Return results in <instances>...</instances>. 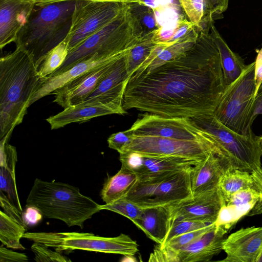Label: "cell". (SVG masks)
Wrapping results in <instances>:
<instances>
[{"label": "cell", "mask_w": 262, "mask_h": 262, "mask_svg": "<svg viewBox=\"0 0 262 262\" xmlns=\"http://www.w3.org/2000/svg\"><path fill=\"white\" fill-rule=\"evenodd\" d=\"M225 88L218 48L210 30L203 29L184 54L150 72L133 74L123 107L172 117L211 115Z\"/></svg>", "instance_id": "obj_1"}, {"label": "cell", "mask_w": 262, "mask_h": 262, "mask_svg": "<svg viewBox=\"0 0 262 262\" xmlns=\"http://www.w3.org/2000/svg\"><path fill=\"white\" fill-rule=\"evenodd\" d=\"M45 78L31 56L15 50L0 59V139L20 124L30 101Z\"/></svg>", "instance_id": "obj_2"}, {"label": "cell", "mask_w": 262, "mask_h": 262, "mask_svg": "<svg viewBox=\"0 0 262 262\" xmlns=\"http://www.w3.org/2000/svg\"><path fill=\"white\" fill-rule=\"evenodd\" d=\"M76 1L35 5L15 41L38 69L46 54L67 37Z\"/></svg>", "instance_id": "obj_3"}, {"label": "cell", "mask_w": 262, "mask_h": 262, "mask_svg": "<svg viewBox=\"0 0 262 262\" xmlns=\"http://www.w3.org/2000/svg\"><path fill=\"white\" fill-rule=\"evenodd\" d=\"M26 204L47 219H56L68 227L83 228L84 223L100 211V205L80 193L79 189L60 182L36 179Z\"/></svg>", "instance_id": "obj_4"}, {"label": "cell", "mask_w": 262, "mask_h": 262, "mask_svg": "<svg viewBox=\"0 0 262 262\" xmlns=\"http://www.w3.org/2000/svg\"><path fill=\"white\" fill-rule=\"evenodd\" d=\"M150 38H152L144 36L129 4V6L113 21L69 51L63 63L50 76L61 73L95 54L110 57Z\"/></svg>", "instance_id": "obj_5"}, {"label": "cell", "mask_w": 262, "mask_h": 262, "mask_svg": "<svg viewBox=\"0 0 262 262\" xmlns=\"http://www.w3.org/2000/svg\"><path fill=\"white\" fill-rule=\"evenodd\" d=\"M190 119L211 137L229 167L250 173L262 167L258 137L252 131L247 135L238 134L220 122L214 114Z\"/></svg>", "instance_id": "obj_6"}, {"label": "cell", "mask_w": 262, "mask_h": 262, "mask_svg": "<svg viewBox=\"0 0 262 262\" xmlns=\"http://www.w3.org/2000/svg\"><path fill=\"white\" fill-rule=\"evenodd\" d=\"M255 62L246 66L242 74L226 85L214 112L225 126L242 135L251 132L256 97Z\"/></svg>", "instance_id": "obj_7"}, {"label": "cell", "mask_w": 262, "mask_h": 262, "mask_svg": "<svg viewBox=\"0 0 262 262\" xmlns=\"http://www.w3.org/2000/svg\"><path fill=\"white\" fill-rule=\"evenodd\" d=\"M23 238L59 252L78 250L130 257L139 251L137 243L123 233L115 237H103L92 233L77 232H25Z\"/></svg>", "instance_id": "obj_8"}, {"label": "cell", "mask_w": 262, "mask_h": 262, "mask_svg": "<svg viewBox=\"0 0 262 262\" xmlns=\"http://www.w3.org/2000/svg\"><path fill=\"white\" fill-rule=\"evenodd\" d=\"M193 167L146 181H137L124 198L141 208L166 206L193 196Z\"/></svg>", "instance_id": "obj_9"}, {"label": "cell", "mask_w": 262, "mask_h": 262, "mask_svg": "<svg viewBox=\"0 0 262 262\" xmlns=\"http://www.w3.org/2000/svg\"><path fill=\"white\" fill-rule=\"evenodd\" d=\"M128 6L129 4L121 2L76 1L66 38L69 51L113 21Z\"/></svg>", "instance_id": "obj_10"}, {"label": "cell", "mask_w": 262, "mask_h": 262, "mask_svg": "<svg viewBox=\"0 0 262 262\" xmlns=\"http://www.w3.org/2000/svg\"><path fill=\"white\" fill-rule=\"evenodd\" d=\"M221 155L211 140L189 141L157 137L133 136L121 153L133 152L150 156H174L203 161L212 152Z\"/></svg>", "instance_id": "obj_11"}, {"label": "cell", "mask_w": 262, "mask_h": 262, "mask_svg": "<svg viewBox=\"0 0 262 262\" xmlns=\"http://www.w3.org/2000/svg\"><path fill=\"white\" fill-rule=\"evenodd\" d=\"M127 130L133 136L213 141L189 118L166 117L149 113L140 115Z\"/></svg>", "instance_id": "obj_12"}, {"label": "cell", "mask_w": 262, "mask_h": 262, "mask_svg": "<svg viewBox=\"0 0 262 262\" xmlns=\"http://www.w3.org/2000/svg\"><path fill=\"white\" fill-rule=\"evenodd\" d=\"M119 159L122 165L137 174L138 181L148 180L188 169L202 161L181 157L144 156L133 152L120 154Z\"/></svg>", "instance_id": "obj_13"}, {"label": "cell", "mask_w": 262, "mask_h": 262, "mask_svg": "<svg viewBox=\"0 0 262 262\" xmlns=\"http://www.w3.org/2000/svg\"><path fill=\"white\" fill-rule=\"evenodd\" d=\"M225 206V202L217 186L165 207L168 212L170 226L173 222L181 220L214 223Z\"/></svg>", "instance_id": "obj_14"}, {"label": "cell", "mask_w": 262, "mask_h": 262, "mask_svg": "<svg viewBox=\"0 0 262 262\" xmlns=\"http://www.w3.org/2000/svg\"><path fill=\"white\" fill-rule=\"evenodd\" d=\"M127 51L113 59L88 71L55 90L51 94L55 95L53 102L66 108L84 100L93 93L100 80L111 71L117 61Z\"/></svg>", "instance_id": "obj_15"}, {"label": "cell", "mask_w": 262, "mask_h": 262, "mask_svg": "<svg viewBox=\"0 0 262 262\" xmlns=\"http://www.w3.org/2000/svg\"><path fill=\"white\" fill-rule=\"evenodd\" d=\"M224 262H257L262 252V227L241 228L226 237Z\"/></svg>", "instance_id": "obj_16"}, {"label": "cell", "mask_w": 262, "mask_h": 262, "mask_svg": "<svg viewBox=\"0 0 262 262\" xmlns=\"http://www.w3.org/2000/svg\"><path fill=\"white\" fill-rule=\"evenodd\" d=\"M229 229L223 225L213 226L200 237L178 251L171 262L208 261L223 250V243Z\"/></svg>", "instance_id": "obj_17"}, {"label": "cell", "mask_w": 262, "mask_h": 262, "mask_svg": "<svg viewBox=\"0 0 262 262\" xmlns=\"http://www.w3.org/2000/svg\"><path fill=\"white\" fill-rule=\"evenodd\" d=\"M35 3L33 0H0V48L15 42Z\"/></svg>", "instance_id": "obj_18"}, {"label": "cell", "mask_w": 262, "mask_h": 262, "mask_svg": "<svg viewBox=\"0 0 262 262\" xmlns=\"http://www.w3.org/2000/svg\"><path fill=\"white\" fill-rule=\"evenodd\" d=\"M114 114L120 115L119 111L112 105L95 98L64 108L46 121L51 129H56L72 123L84 122L93 118Z\"/></svg>", "instance_id": "obj_19"}, {"label": "cell", "mask_w": 262, "mask_h": 262, "mask_svg": "<svg viewBox=\"0 0 262 262\" xmlns=\"http://www.w3.org/2000/svg\"><path fill=\"white\" fill-rule=\"evenodd\" d=\"M125 52L107 57L95 54L76 63L61 73L45 78L40 86L32 97L30 106L39 99L51 94L55 90L71 80L96 67L113 59Z\"/></svg>", "instance_id": "obj_20"}, {"label": "cell", "mask_w": 262, "mask_h": 262, "mask_svg": "<svg viewBox=\"0 0 262 262\" xmlns=\"http://www.w3.org/2000/svg\"><path fill=\"white\" fill-rule=\"evenodd\" d=\"M228 167L225 159L215 151L193 166L191 177L193 196L217 187L222 174Z\"/></svg>", "instance_id": "obj_21"}, {"label": "cell", "mask_w": 262, "mask_h": 262, "mask_svg": "<svg viewBox=\"0 0 262 262\" xmlns=\"http://www.w3.org/2000/svg\"><path fill=\"white\" fill-rule=\"evenodd\" d=\"M10 135L0 140V190L6 193L8 199L23 212L17 193L15 180V166L17 161L16 148L8 144Z\"/></svg>", "instance_id": "obj_22"}, {"label": "cell", "mask_w": 262, "mask_h": 262, "mask_svg": "<svg viewBox=\"0 0 262 262\" xmlns=\"http://www.w3.org/2000/svg\"><path fill=\"white\" fill-rule=\"evenodd\" d=\"M133 223L159 245L163 242L170 226L168 212L165 206L142 208L140 216Z\"/></svg>", "instance_id": "obj_23"}, {"label": "cell", "mask_w": 262, "mask_h": 262, "mask_svg": "<svg viewBox=\"0 0 262 262\" xmlns=\"http://www.w3.org/2000/svg\"><path fill=\"white\" fill-rule=\"evenodd\" d=\"M210 34L220 53L226 86L229 85L242 74L247 65L238 54L230 49L213 24L211 26Z\"/></svg>", "instance_id": "obj_24"}, {"label": "cell", "mask_w": 262, "mask_h": 262, "mask_svg": "<svg viewBox=\"0 0 262 262\" xmlns=\"http://www.w3.org/2000/svg\"><path fill=\"white\" fill-rule=\"evenodd\" d=\"M138 181L137 174L125 166L112 177H109L100 192L105 204H111L124 198Z\"/></svg>", "instance_id": "obj_25"}, {"label": "cell", "mask_w": 262, "mask_h": 262, "mask_svg": "<svg viewBox=\"0 0 262 262\" xmlns=\"http://www.w3.org/2000/svg\"><path fill=\"white\" fill-rule=\"evenodd\" d=\"M190 21L200 30H209L216 19L213 7L209 0H179Z\"/></svg>", "instance_id": "obj_26"}, {"label": "cell", "mask_w": 262, "mask_h": 262, "mask_svg": "<svg viewBox=\"0 0 262 262\" xmlns=\"http://www.w3.org/2000/svg\"><path fill=\"white\" fill-rule=\"evenodd\" d=\"M218 187L226 204L230 197L237 192L253 189L251 173L228 167L222 174Z\"/></svg>", "instance_id": "obj_27"}, {"label": "cell", "mask_w": 262, "mask_h": 262, "mask_svg": "<svg viewBox=\"0 0 262 262\" xmlns=\"http://www.w3.org/2000/svg\"><path fill=\"white\" fill-rule=\"evenodd\" d=\"M26 227L5 212L0 211V241L7 247L23 250L25 248L20 240L26 232Z\"/></svg>", "instance_id": "obj_28"}, {"label": "cell", "mask_w": 262, "mask_h": 262, "mask_svg": "<svg viewBox=\"0 0 262 262\" xmlns=\"http://www.w3.org/2000/svg\"><path fill=\"white\" fill-rule=\"evenodd\" d=\"M160 43L150 38L128 50L126 54V70L129 78L148 59Z\"/></svg>", "instance_id": "obj_29"}, {"label": "cell", "mask_w": 262, "mask_h": 262, "mask_svg": "<svg viewBox=\"0 0 262 262\" xmlns=\"http://www.w3.org/2000/svg\"><path fill=\"white\" fill-rule=\"evenodd\" d=\"M197 38H192L175 43L162 50L143 69L134 74L147 73L164 64L167 61L184 54L195 43Z\"/></svg>", "instance_id": "obj_30"}, {"label": "cell", "mask_w": 262, "mask_h": 262, "mask_svg": "<svg viewBox=\"0 0 262 262\" xmlns=\"http://www.w3.org/2000/svg\"><path fill=\"white\" fill-rule=\"evenodd\" d=\"M133 14L139 21L145 36L155 38L161 35V28L156 19L155 10L144 4H129Z\"/></svg>", "instance_id": "obj_31"}, {"label": "cell", "mask_w": 262, "mask_h": 262, "mask_svg": "<svg viewBox=\"0 0 262 262\" xmlns=\"http://www.w3.org/2000/svg\"><path fill=\"white\" fill-rule=\"evenodd\" d=\"M69 52L68 42L65 38L46 54L38 68L39 75L42 78L51 75L63 63Z\"/></svg>", "instance_id": "obj_32"}, {"label": "cell", "mask_w": 262, "mask_h": 262, "mask_svg": "<svg viewBox=\"0 0 262 262\" xmlns=\"http://www.w3.org/2000/svg\"><path fill=\"white\" fill-rule=\"evenodd\" d=\"M261 199L262 197L260 193L254 189H244L233 194L226 203V206L239 209L238 210L243 215L248 214Z\"/></svg>", "instance_id": "obj_33"}, {"label": "cell", "mask_w": 262, "mask_h": 262, "mask_svg": "<svg viewBox=\"0 0 262 262\" xmlns=\"http://www.w3.org/2000/svg\"><path fill=\"white\" fill-rule=\"evenodd\" d=\"M100 210H107L117 213L133 222L140 216L142 208L123 198L111 204L100 205Z\"/></svg>", "instance_id": "obj_34"}, {"label": "cell", "mask_w": 262, "mask_h": 262, "mask_svg": "<svg viewBox=\"0 0 262 262\" xmlns=\"http://www.w3.org/2000/svg\"><path fill=\"white\" fill-rule=\"evenodd\" d=\"M209 224L210 223L190 220L173 222L171 224L163 242L161 245H158L162 246L176 236L205 227Z\"/></svg>", "instance_id": "obj_35"}, {"label": "cell", "mask_w": 262, "mask_h": 262, "mask_svg": "<svg viewBox=\"0 0 262 262\" xmlns=\"http://www.w3.org/2000/svg\"><path fill=\"white\" fill-rule=\"evenodd\" d=\"M31 250L34 253V260L39 262L58 261L69 262L71 260L61 254L58 251H53L49 247L42 244L34 243L31 246Z\"/></svg>", "instance_id": "obj_36"}, {"label": "cell", "mask_w": 262, "mask_h": 262, "mask_svg": "<svg viewBox=\"0 0 262 262\" xmlns=\"http://www.w3.org/2000/svg\"><path fill=\"white\" fill-rule=\"evenodd\" d=\"M132 136L127 130L112 134L107 139L108 147L119 154L123 148L130 143Z\"/></svg>", "instance_id": "obj_37"}, {"label": "cell", "mask_w": 262, "mask_h": 262, "mask_svg": "<svg viewBox=\"0 0 262 262\" xmlns=\"http://www.w3.org/2000/svg\"><path fill=\"white\" fill-rule=\"evenodd\" d=\"M0 202L4 212L26 227L23 219V212L20 211L2 191L0 192Z\"/></svg>", "instance_id": "obj_38"}, {"label": "cell", "mask_w": 262, "mask_h": 262, "mask_svg": "<svg viewBox=\"0 0 262 262\" xmlns=\"http://www.w3.org/2000/svg\"><path fill=\"white\" fill-rule=\"evenodd\" d=\"M0 247V262H28L29 259L26 254L15 252L3 246Z\"/></svg>", "instance_id": "obj_39"}, {"label": "cell", "mask_w": 262, "mask_h": 262, "mask_svg": "<svg viewBox=\"0 0 262 262\" xmlns=\"http://www.w3.org/2000/svg\"><path fill=\"white\" fill-rule=\"evenodd\" d=\"M255 62V80L256 95L262 83V47L258 51Z\"/></svg>", "instance_id": "obj_40"}, {"label": "cell", "mask_w": 262, "mask_h": 262, "mask_svg": "<svg viewBox=\"0 0 262 262\" xmlns=\"http://www.w3.org/2000/svg\"><path fill=\"white\" fill-rule=\"evenodd\" d=\"M28 208L23 216L24 222L27 226V224H34L39 221L43 216L41 213L35 208L28 206Z\"/></svg>", "instance_id": "obj_41"}, {"label": "cell", "mask_w": 262, "mask_h": 262, "mask_svg": "<svg viewBox=\"0 0 262 262\" xmlns=\"http://www.w3.org/2000/svg\"><path fill=\"white\" fill-rule=\"evenodd\" d=\"M251 174L253 189L258 192L262 197V167L254 170Z\"/></svg>", "instance_id": "obj_42"}, {"label": "cell", "mask_w": 262, "mask_h": 262, "mask_svg": "<svg viewBox=\"0 0 262 262\" xmlns=\"http://www.w3.org/2000/svg\"><path fill=\"white\" fill-rule=\"evenodd\" d=\"M209 1L213 7L216 18L228 8L229 0H209Z\"/></svg>", "instance_id": "obj_43"}, {"label": "cell", "mask_w": 262, "mask_h": 262, "mask_svg": "<svg viewBox=\"0 0 262 262\" xmlns=\"http://www.w3.org/2000/svg\"><path fill=\"white\" fill-rule=\"evenodd\" d=\"M35 3V5H40L46 4H50L55 2L65 1H80V0H33ZM82 1H97V2H121L125 3H138L141 4L140 0H82Z\"/></svg>", "instance_id": "obj_44"}, {"label": "cell", "mask_w": 262, "mask_h": 262, "mask_svg": "<svg viewBox=\"0 0 262 262\" xmlns=\"http://www.w3.org/2000/svg\"><path fill=\"white\" fill-rule=\"evenodd\" d=\"M259 114H262V97L255 99L254 110L252 117L253 122L256 116Z\"/></svg>", "instance_id": "obj_45"}, {"label": "cell", "mask_w": 262, "mask_h": 262, "mask_svg": "<svg viewBox=\"0 0 262 262\" xmlns=\"http://www.w3.org/2000/svg\"><path fill=\"white\" fill-rule=\"evenodd\" d=\"M142 4H144L155 9L156 7V0H140Z\"/></svg>", "instance_id": "obj_46"}, {"label": "cell", "mask_w": 262, "mask_h": 262, "mask_svg": "<svg viewBox=\"0 0 262 262\" xmlns=\"http://www.w3.org/2000/svg\"><path fill=\"white\" fill-rule=\"evenodd\" d=\"M261 97H262V83L257 91V94H256V97H255V99L257 98H261Z\"/></svg>", "instance_id": "obj_47"}, {"label": "cell", "mask_w": 262, "mask_h": 262, "mask_svg": "<svg viewBox=\"0 0 262 262\" xmlns=\"http://www.w3.org/2000/svg\"><path fill=\"white\" fill-rule=\"evenodd\" d=\"M258 141L259 143V145L262 150V136L258 137Z\"/></svg>", "instance_id": "obj_48"}, {"label": "cell", "mask_w": 262, "mask_h": 262, "mask_svg": "<svg viewBox=\"0 0 262 262\" xmlns=\"http://www.w3.org/2000/svg\"><path fill=\"white\" fill-rule=\"evenodd\" d=\"M257 262H262V252H261L259 258L258 259Z\"/></svg>", "instance_id": "obj_49"}, {"label": "cell", "mask_w": 262, "mask_h": 262, "mask_svg": "<svg viewBox=\"0 0 262 262\" xmlns=\"http://www.w3.org/2000/svg\"><path fill=\"white\" fill-rule=\"evenodd\" d=\"M261 158H262V157H261Z\"/></svg>", "instance_id": "obj_50"}]
</instances>
